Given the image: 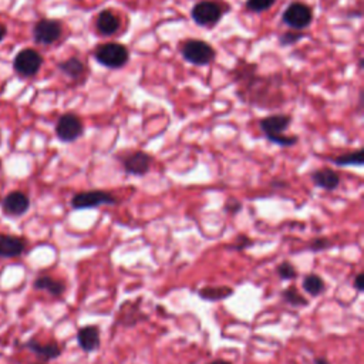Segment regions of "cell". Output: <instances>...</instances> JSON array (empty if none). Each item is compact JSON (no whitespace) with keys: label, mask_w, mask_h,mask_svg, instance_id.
Instances as JSON below:
<instances>
[{"label":"cell","mask_w":364,"mask_h":364,"mask_svg":"<svg viewBox=\"0 0 364 364\" xmlns=\"http://www.w3.org/2000/svg\"><path fill=\"white\" fill-rule=\"evenodd\" d=\"M292 122H293L292 116L279 113V114H272V116H266L261 118L259 127H261L262 134L269 142L283 147V148H289V147H295L299 142L297 136L286 134Z\"/></svg>","instance_id":"obj_1"},{"label":"cell","mask_w":364,"mask_h":364,"mask_svg":"<svg viewBox=\"0 0 364 364\" xmlns=\"http://www.w3.org/2000/svg\"><path fill=\"white\" fill-rule=\"evenodd\" d=\"M182 58L197 67H206L217 60V50L202 39H185L180 43Z\"/></svg>","instance_id":"obj_2"},{"label":"cell","mask_w":364,"mask_h":364,"mask_svg":"<svg viewBox=\"0 0 364 364\" xmlns=\"http://www.w3.org/2000/svg\"><path fill=\"white\" fill-rule=\"evenodd\" d=\"M93 56L100 66L110 70L122 69L130 61V50L125 45L117 41L103 43V45L96 47Z\"/></svg>","instance_id":"obj_3"},{"label":"cell","mask_w":364,"mask_h":364,"mask_svg":"<svg viewBox=\"0 0 364 364\" xmlns=\"http://www.w3.org/2000/svg\"><path fill=\"white\" fill-rule=\"evenodd\" d=\"M228 12H231V6L226 3L201 0L191 9V19L200 28H212L218 25Z\"/></svg>","instance_id":"obj_4"},{"label":"cell","mask_w":364,"mask_h":364,"mask_svg":"<svg viewBox=\"0 0 364 364\" xmlns=\"http://www.w3.org/2000/svg\"><path fill=\"white\" fill-rule=\"evenodd\" d=\"M118 200L111 192L103 189H92V191H81L72 198V208L76 211L84 209H94L104 205H117Z\"/></svg>","instance_id":"obj_5"},{"label":"cell","mask_w":364,"mask_h":364,"mask_svg":"<svg viewBox=\"0 0 364 364\" xmlns=\"http://www.w3.org/2000/svg\"><path fill=\"white\" fill-rule=\"evenodd\" d=\"M313 19L314 14L312 6L303 2H292L282 14L283 25L296 32H303L309 29L313 23Z\"/></svg>","instance_id":"obj_6"},{"label":"cell","mask_w":364,"mask_h":364,"mask_svg":"<svg viewBox=\"0 0 364 364\" xmlns=\"http://www.w3.org/2000/svg\"><path fill=\"white\" fill-rule=\"evenodd\" d=\"M124 173L127 175L133 177H144L147 175L149 171H151L153 161L154 158L145 151L141 149H134V151H127V153H120L117 156Z\"/></svg>","instance_id":"obj_7"},{"label":"cell","mask_w":364,"mask_h":364,"mask_svg":"<svg viewBox=\"0 0 364 364\" xmlns=\"http://www.w3.org/2000/svg\"><path fill=\"white\" fill-rule=\"evenodd\" d=\"M56 137L64 144H73L84 134L83 120L74 113H66L58 117L56 122Z\"/></svg>","instance_id":"obj_8"},{"label":"cell","mask_w":364,"mask_h":364,"mask_svg":"<svg viewBox=\"0 0 364 364\" xmlns=\"http://www.w3.org/2000/svg\"><path fill=\"white\" fill-rule=\"evenodd\" d=\"M45 63L43 56L34 49L20 50L13 58V70L19 77H34Z\"/></svg>","instance_id":"obj_9"},{"label":"cell","mask_w":364,"mask_h":364,"mask_svg":"<svg viewBox=\"0 0 364 364\" xmlns=\"http://www.w3.org/2000/svg\"><path fill=\"white\" fill-rule=\"evenodd\" d=\"M32 36L34 43L41 46H52L63 36V25L60 20L40 19L33 26Z\"/></svg>","instance_id":"obj_10"},{"label":"cell","mask_w":364,"mask_h":364,"mask_svg":"<svg viewBox=\"0 0 364 364\" xmlns=\"http://www.w3.org/2000/svg\"><path fill=\"white\" fill-rule=\"evenodd\" d=\"M30 209V198L21 191H12L2 201V211L8 217H23Z\"/></svg>","instance_id":"obj_11"},{"label":"cell","mask_w":364,"mask_h":364,"mask_svg":"<svg viewBox=\"0 0 364 364\" xmlns=\"http://www.w3.org/2000/svg\"><path fill=\"white\" fill-rule=\"evenodd\" d=\"M96 29L100 36L111 37L121 29V17L110 9H104L96 19Z\"/></svg>","instance_id":"obj_12"},{"label":"cell","mask_w":364,"mask_h":364,"mask_svg":"<svg viewBox=\"0 0 364 364\" xmlns=\"http://www.w3.org/2000/svg\"><path fill=\"white\" fill-rule=\"evenodd\" d=\"M77 343L85 353H94L101 346V332L98 326H83L77 332Z\"/></svg>","instance_id":"obj_13"},{"label":"cell","mask_w":364,"mask_h":364,"mask_svg":"<svg viewBox=\"0 0 364 364\" xmlns=\"http://www.w3.org/2000/svg\"><path fill=\"white\" fill-rule=\"evenodd\" d=\"M26 250V241L14 235H0V258L13 259L19 258Z\"/></svg>","instance_id":"obj_14"},{"label":"cell","mask_w":364,"mask_h":364,"mask_svg":"<svg viewBox=\"0 0 364 364\" xmlns=\"http://www.w3.org/2000/svg\"><path fill=\"white\" fill-rule=\"evenodd\" d=\"M310 180L317 188L325 191H336L341 184L340 175L332 168L314 169L310 174Z\"/></svg>","instance_id":"obj_15"},{"label":"cell","mask_w":364,"mask_h":364,"mask_svg":"<svg viewBox=\"0 0 364 364\" xmlns=\"http://www.w3.org/2000/svg\"><path fill=\"white\" fill-rule=\"evenodd\" d=\"M33 354H36L39 358H41L43 361H50V360H56L61 356V347L57 343H47V345H41L40 341H37L36 339L29 340L28 343L25 345Z\"/></svg>","instance_id":"obj_16"},{"label":"cell","mask_w":364,"mask_h":364,"mask_svg":"<svg viewBox=\"0 0 364 364\" xmlns=\"http://www.w3.org/2000/svg\"><path fill=\"white\" fill-rule=\"evenodd\" d=\"M57 69L61 74L72 80H80L85 73V64L78 57H69L57 63Z\"/></svg>","instance_id":"obj_17"},{"label":"cell","mask_w":364,"mask_h":364,"mask_svg":"<svg viewBox=\"0 0 364 364\" xmlns=\"http://www.w3.org/2000/svg\"><path fill=\"white\" fill-rule=\"evenodd\" d=\"M33 288L36 290H45L56 297L61 296L64 292H66V285H64L61 281L54 279L52 276H39L33 283Z\"/></svg>","instance_id":"obj_18"},{"label":"cell","mask_w":364,"mask_h":364,"mask_svg":"<svg viewBox=\"0 0 364 364\" xmlns=\"http://www.w3.org/2000/svg\"><path fill=\"white\" fill-rule=\"evenodd\" d=\"M233 295V289L229 286H206L198 290V296L206 302H220L231 297Z\"/></svg>","instance_id":"obj_19"},{"label":"cell","mask_w":364,"mask_h":364,"mask_svg":"<svg viewBox=\"0 0 364 364\" xmlns=\"http://www.w3.org/2000/svg\"><path fill=\"white\" fill-rule=\"evenodd\" d=\"M332 162L337 167H341V168L361 167L364 164V149L358 148V149H354V151H350L346 154H340V156L332 158Z\"/></svg>","instance_id":"obj_20"},{"label":"cell","mask_w":364,"mask_h":364,"mask_svg":"<svg viewBox=\"0 0 364 364\" xmlns=\"http://www.w3.org/2000/svg\"><path fill=\"white\" fill-rule=\"evenodd\" d=\"M302 286H303V290L310 295L312 297H317L320 295H323L325 290H326V283L325 281L320 277L319 275H314V273H310V275H306L303 277V282H302Z\"/></svg>","instance_id":"obj_21"},{"label":"cell","mask_w":364,"mask_h":364,"mask_svg":"<svg viewBox=\"0 0 364 364\" xmlns=\"http://www.w3.org/2000/svg\"><path fill=\"white\" fill-rule=\"evenodd\" d=\"M282 299L283 301L293 306V308H305L309 305V301L301 295V292H299L295 286H290V288H286L285 290H282Z\"/></svg>","instance_id":"obj_22"},{"label":"cell","mask_w":364,"mask_h":364,"mask_svg":"<svg viewBox=\"0 0 364 364\" xmlns=\"http://www.w3.org/2000/svg\"><path fill=\"white\" fill-rule=\"evenodd\" d=\"M277 0H246L245 8L252 13H264L275 6Z\"/></svg>","instance_id":"obj_23"},{"label":"cell","mask_w":364,"mask_h":364,"mask_svg":"<svg viewBox=\"0 0 364 364\" xmlns=\"http://www.w3.org/2000/svg\"><path fill=\"white\" fill-rule=\"evenodd\" d=\"M305 37V33L303 32H296V30H288L285 33H282L279 36V45L282 47H289V46H293L296 45V43L301 41L302 39Z\"/></svg>","instance_id":"obj_24"},{"label":"cell","mask_w":364,"mask_h":364,"mask_svg":"<svg viewBox=\"0 0 364 364\" xmlns=\"http://www.w3.org/2000/svg\"><path fill=\"white\" fill-rule=\"evenodd\" d=\"M276 273H277V276L281 277L282 281H293V279H296V277H297L296 268L290 262H288V261L282 262L279 266L276 268Z\"/></svg>","instance_id":"obj_25"},{"label":"cell","mask_w":364,"mask_h":364,"mask_svg":"<svg viewBox=\"0 0 364 364\" xmlns=\"http://www.w3.org/2000/svg\"><path fill=\"white\" fill-rule=\"evenodd\" d=\"M332 246V242L329 238H314L310 244H309V250L312 252H322L326 250Z\"/></svg>","instance_id":"obj_26"},{"label":"cell","mask_w":364,"mask_h":364,"mask_svg":"<svg viewBox=\"0 0 364 364\" xmlns=\"http://www.w3.org/2000/svg\"><path fill=\"white\" fill-rule=\"evenodd\" d=\"M242 202L237 198H229L225 205H224V211L226 213H229V215H237V213H239L242 211Z\"/></svg>","instance_id":"obj_27"},{"label":"cell","mask_w":364,"mask_h":364,"mask_svg":"<svg viewBox=\"0 0 364 364\" xmlns=\"http://www.w3.org/2000/svg\"><path fill=\"white\" fill-rule=\"evenodd\" d=\"M252 245H253V241L249 237H246V235H239L237 241H235V244L229 245L228 248L232 250H244Z\"/></svg>","instance_id":"obj_28"},{"label":"cell","mask_w":364,"mask_h":364,"mask_svg":"<svg viewBox=\"0 0 364 364\" xmlns=\"http://www.w3.org/2000/svg\"><path fill=\"white\" fill-rule=\"evenodd\" d=\"M353 286L356 288L357 292H363L364 290V273H357L356 275Z\"/></svg>","instance_id":"obj_29"},{"label":"cell","mask_w":364,"mask_h":364,"mask_svg":"<svg viewBox=\"0 0 364 364\" xmlns=\"http://www.w3.org/2000/svg\"><path fill=\"white\" fill-rule=\"evenodd\" d=\"M6 34H8V29L3 25H0V43H2L5 40Z\"/></svg>","instance_id":"obj_30"},{"label":"cell","mask_w":364,"mask_h":364,"mask_svg":"<svg viewBox=\"0 0 364 364\" xmlns=\"http://www.w3.org/2000/svg\"><path fill=\"white\" fill-rule=\"evenodd\" d=\"M313 363H314V364H330L329 360L325 358V357H314Z\"/></svg>","instance_id":"obj_31"},{"label":"cell","mask_w":364,"mask_h":364,"mask_svg":"<svg viewBox=\"0 0 364 364\" xmlns=\"http://www.w3.org/2000/svg\"><path fill=\"white\" fill-rule=\"evenodd\" d=\"M208 364H232V363H229L228 360L218 358V360H213V361H211V363H208Z\"/></svg>","instance_id":"obj_32"},{"label":"cell","mask_w":364,"mask_h":364,"mask_svg":"<svg viewBox=\"0 0 364 364\" xmlns=\"http://www.w3.org/2000/svg\"><path fill=\"white\" fill-rule=\"evenodd\" d=\"M33 364H40V363H33Z\"/></svg>","instance_id":"obj_33"}]
</instances>
